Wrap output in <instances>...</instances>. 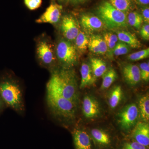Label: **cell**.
Returning <instances> with one entry per match:
<instances>
[{
    "label": "cell",
    "instance_id": "1",
    "mask_svg": "<svg viewBox=\"0 0 149 149\" xmlns=\"http://www.w3.org/2000/svg\"><path fill=\"white\" fill-rule=\"evenodd\" d=\"M47 88L57 92L65 98L78 104V85L75 73L70 68H63L54 71Z\"/></svg>",
    "mask_w": 149,
    "mask_h": 149
},
{
    "label": "cell",
    "instance_id": "2",
    "mask_svg": "<svg viewBox=\"0 0 149 149\" xmlns=\"http://www.w3.org/2000/svg\"><path fill=\"white\" fill-rule=\"evenodd\" d=\"M47 104L52 114L64 121L74 120L77 105L52 89L47 88Z\"/></svg>",
    "mask_w": 149,
    "mask_h": 149
},
{
    "label": "cell",
    "instance_id": "3",
    "mask_svg": "<svg viewBox=\"0 0 149 149\" xmlns=\"http://www.w3.org/2000/svg\"><path fill=\"white\" fill-rule=\"evenodd\" d=\"M22 93L20 85L12 78L4 77L0 80V96L6 106L19 113L24 110Z\"/></svg>",
    "mask_w": 149,
    "mask_h": 149
},
{
    "label": "cell",
    "instance_id": "4",
    "mask_svg": "<svg viewBox=\"0 0 149 149\" xmlns=\"http://www.w3.org/2000/svg\"><path fill=\"white\" fill-rule=\"evenodd\" d=\"M97 13L104 25L108 29H120L128 26L126 14L116 8L108 1L100 4Z\"/></svg>",
    "mask_w": 149,
    "mask_h": 149
},
{
    "label": "cell",
    "instance_id": "5",
    "mask_svg": "<svg viewBox=\"0 0 149 149\" xmlns=\"http://www.w3.org/2000/svg\"><path fill=\"white\" fill-rule=\"evenodd\" d=\"M55 52L59 61L65 68L74 66L78 61L77 49L68 40H60L56 46Z\"/></svg>",
    "mask_w": 149,
    "mask_h": 149
},
{
    "label": "cell",
    "instance_id": "6",
    "mask_svg": "<svg viewBox=\"0 0 149 149\" xmlns=\"http://www.w3.org/2000/svg\"><path fill=\"white\" fill-rule=\"evenodd\" d=\"M54 46L47 39H41L37 44V54L41 64L46 67H50L55 61Z\"/></svg>",
    "mask_w": 149,
    "mask_h": 149
},
{
    "label": "cell",
    "instance_id": "7",
    "mask_svg": "<svg viewBox=\"0 0 149 149\" xmlns=\"http://www.w3.org/2000/svg\"><path fill=\"white\" fill-rule=\"evenodd\" d=\"M139 111L135 104L126 106L118 114V123L124 130H128L136 124Z\"/></svg>",
    "mask_w": 149,
    "mask_h": 149
},
{
    "label": "cell",
    "instance_id": "8",
    "mask_svg": "<svg viewBox=\"0 0 149 149\" xmlns=\"http://www.w3.org/2000/svg\"><path fill=\"white\" fill-rule=\"evenodd\" d=\"M61 30L65 40L70 41L74 40L80 32L77 21L70 15L63 17Z\"/></svg>",
    "mask_w": 149,
    "mask_h": 149
},
{
    "label": "cell",
    "instance_id": "9",
    "mask_svg": "<svg viewBox=\"0 0 149 149\" xmlns=\"http://www.w3.org/2000/svg\"><path fill=\"white\" fill-rule=\"evenodd\" d=\"M62 10V6L61 5L54 2H52L46 9L45 11L36 20V22L56 24L60 19Z\"/></svg>",
    "mask_w": 149,
    "mask_h": 149
},
{
    "label": "cell",
    "instance_id": "10",
    "mask_svg": "<svg viewBox=\"0 0 149 149\" xmlns=\"http://www.w3.org/2000/svg\"><path fill=\"white\" fill-rule=\"evenodd\" d=\"M132 137L134 141L145 146L147 148L149 146V125L146 122L136 123L132 133Z\"/></svg>",
    "mask_w": 149,
    "mask_h": 149
},
{
    "label": "cell",
    "instance_id": "11",
    "mask_svg": "<svg viewBox=\"0 0 149 149\" xmlns=\"http://www.w3.org/2000/svg\"><path fill=\"white\" fill-rule=\"evenodd\" d=\"M83 111L85 117L88 118L97 117L100 113V108L99 102L90 96H86L83 98Z\"/></svg>",
    "mask_w": 149,
    "mask_h": 149
},
{
    "label": "cell",
    "instance_id": "12",
    "mask_svg": "<svg viewBox=\"0 0 149 149\" xmlns=\"http://www.w3.org/2000/svg\"><path fill=\"white\" fill-rule=\"evenodd\" d=\"M80 23L84 29L89 32L102 30L104 26L102 21L98 17L92 14H83L80 18Z\"/></svg>",
    "mask_w": 149,
    "mask_h": 149
},
{
    "label": "cell",
    "instance_id": "13",
    "mask_svg": "<svg viewBox=\"0 0 149 149\" xmlns=\"http://www.w3.org/2000/svg\"><path fill=\"white\" fill-rule=\"evenodd\" d=\"M123 74L125 81L131 85H137L141 80L140 68L136 65H125L123 69Z\"/></svg>",
    "mask_w": 149,
    "mask_h": 149
},
{
    "label": "cell",
    "instance_id": "14",
    "mask_svg": "<svg viewBox=\"0 0 149 149\" xmlns=\"http://www.w3.org/2000/svg\"><path fill=\"white\" fill-rule=\"evenodd\" d=\"M88 48L96 54L104 55L107 52L106 43L103 37L100 35H93L90 37Z\"/></svg>",
    "mask_w": 149,
    "mask_h": 149
},
{
    "label": "cell",
    "instance_id": "15",
    "mask_svg": "<svg viewBox=\"0 0 149 149\" xmlns=\"http://www.w3.org/2000/svg\"><path fill=\"white\" fill-rule=\"evenodd\" d=\"M73 139L75 149H91V138L83 130H77L73 133Z\"/></svg>",
    "mask_w": 149,
    "mask_h": 149
},
{
    "label": "cell",
    "instance_id": "16",
    "mask_svg": "<svg viewBox=\"0 0 149 149\" xmlns=\"http://www.w3.org/2000/svg\"><path fill=\"white\" fill-rule=\"evenodd\" d=\"M81 76L80 88L83 89L93 85L95 82L96 78L93 75L91 65L83 63L80 68Z\"/></svg>",
    "mask_w": 149,
    "mask_h": 149
},
{
    "label": "cell",
    "instance_id": "17",
    "mask_svg": "<svg viewBox=\"0 0 149 149\" xmlns=\"http://www.w3.org/2000/svg\"><path fill=\"white\" fill-rule=\"evenodd\" d=\"M118 40L125 43L129 47L133 48H139L142 47V44L134 34L127 31L121 30L116 32Z\"/></svg>",
    "mask_w": 149,
    "mask_h": 149
},
{
    "label": "cell",
    "instance_id": "18",
    "mask_svg": "<svg viewBox=\"0 0 149 149\" xmlns=\"http://www.w3.org/2000/svg\"><path fill=\"white\" fill-rule=\"evenodd\" d=\"M91 69L96 79L102 77L107 72V65L101 59L93 58L91 59Z\"/></svg>",
    "mask_w": 149,
    "mask_h": 149
},
{
    "label": "cell",
    "instance_id": "19",
    "mask_svg": "<svg viewBox=\"0 0 149 149\" xmlns=\"http://www.w3.org/2000/svg\"><path fill=\"white\" fill-rule=\"evenodd\" d=\"M91 134L94 141L99 145L107 146L110 144V136L103 130L94 128L91 130Z\"/></svg>",
    "mask_w": 149,
    "mask_h": 149
},
{
    "label": "cell",
    "instance_id": "20",
    "mask_svg": "<svg viewBox=\"0 0 149 149\" xmlns=\"http://www.w3.org/2000/svg\"><path fill=\"white\" fill-rule=\"evenodd\" d=\"M108 1L116 8L125 13L134 8L133 0H108Z\"/></svg>",
    "mask_w": 149,
    "mask_h": 149
},
{
    "label": "cell",
    "instance_id": "21",
    "mask_svg": "<svg viewBox=\"0 0 149 149\" xmlns=\"http://www.w3.org/2000/svg\"><path fill=\"white\" fill-rule=\"evenodd\" d=\"M123 92L120 86H117L112 89L109 96L108 102L111 109L115 108L119 104L122 98Z\"/></svg>",
    "mask_w": 149,
    "mask_h": 149
},
{
    "label": "cell",
    "instance_id": "22",
    "mask_svg": "<svg viewBox=\"0 0 149 149\" xmlns=\"http://www.w3.org/2000/svg\"><path fill=\"white\" fill-rule=\"evenodd\" d=\"M139 109L141 117L144 122H148L149 120V97L147 94L141 97L139 102Z\"/></svg>",
    "mask_w": 149,
    "mask_h": 149
},
{
    "label": "cell",
    "instance_id": "23",
    "mask_svg": "<svg viewBox=\"0 0 149 149\" xmlns=\"http://www.w3.org/2000/svg\"><path fill=\"white\" fill-rule=\"evenodd\" d=\"M117 78L116 71L113 68H110L102 76V82L101 89L104 90L110 87Z\"/></svg>",
    "mask_w": 149,
    "mask_h": 149
},
{
    "label": "cell",
    "instance_id": "24",
    "mask_svg": "<svg viewBox=\"0 0 149 149\" xmlns=\"http://www.w3.org/2000/svg\"><path fill=\"white\" fill-rule=\"evenodd\" d=\"M103 37L106 43L107 47V52L108 53L109 56L111 57L113 56V49L118 41L117 35L111 32H106Z\"/></svg>",
    "mask_w": 149,
    "mask_h": 149
},
{
    "label": "cell",
    "instance_id": "25",
    "mask_svg": "<svg viewBox=\"0 0 149 149\" xmlns=\"http://www.w3.org/2000/svg\"><path fill=\"white\" fill-rule=\"evenodd\" d=\"M127 19L128 24L136 29H140L143 22L142 15L137 11L130 12Z\"/></svg>",
    "mask_w": 149,
    "mask_h": 149
},
{
    "label": "cell",
    "instance_id": "26",
    "mask_svg": "<svg viewBox=\"0 0 149 149\" xmlns=\"http://www.w3.org/2000/svg\"><path fill=\"white\" fill-rule=\"evenodd\" d=\"M75 46L77 49L84 52L88 47L89 39L85 32L80 31L75 40Z\"/></svg>",
    "mask_w": 149,
    "mask_h": 149
},
{
    "label": "cell",
    "instance_id": "27",
    "mask_svg": "<svg viewBox=\"0 0 149 149\" xmlns=\"http://www.w3.org/2000/svg\"><path fill=\"white\" fill-rule=\"evenodd\" d=\"M149 56V48L136 52L130 54L128 56V59L132 61H139L148 58Z\"/></svg>",
    "mask_w": 149,
    "mask_h": 149
},
{
    "label": "cell",
    "instance_id": "28",
    "mask_svg": "<svg viewBox=\"0 0 149 149\" xmlns=\"http://www.w3.org/2000/svg\"><path fill=\"white\" fill-rule=\"evenodd\" d=\"M130 51V47L128 45L122 42H118L113 51V54L119 56L126 54Z\"/></svg>",
    "mask_w": 149,
    "mask_h": 149
},
{
    "label": "cell",
    "instance_id": "29",
    "mask_svg": "<svg viewBox=\"0 0 149 149\" xmlns=\"http://www.w3.org/2000/svg\"><path fill=\"white\" fill-rule=\"evenodd\" d=\"M140 68L141 79L145 81L149 80V63L144 62L140 64L139 66Z\"/></svg>",
    "mask_w": 149,
    "mask_h": 149
},
{
    "label": "cell",
    "instance_id": "30",
    "mask_svg": "<svg viewBox=\"0 0 149 149\" xmlns=\"http://www.w3.org/2000/svg\"><path fill=\"white\" fill-rule=\"evenodd\" d=\"M42 0H24V3L27 8L31 10H35L42 5Z\"/></svg>",
    "mask_w": 149,
    "mask_h": 149
},
{
    "label": "cell",
    "instance_id": "31",
    "mask_svg": "<svg viewBox=\"0 0 149 149\" xmlns=\"http://www.w3.org/2000/svg\"><path fill=\"white\" fill-rule=\"evenodd\" d=\"M148 148L136 141L126 142L123 145L122 149H147Z\"/></svg>",
    "mask_w": 149,
    "mask_h": 149
},
{
    "label": "cell",
    "instance_id": "32",
    "mask_svg": "<svg viewBox=\"0 0 149 149\" xmlns=\"http://www.w3.org/2000/svg\"><path fill=\"white\" fill-rule=\"evenodd\" d=\"M141 37L146 40H149V24H146L141 28Z\"/></svg>",
    "mask_w": 149,
    "mask_h": 149
},
{
    "label": "cell",
    "instance_id": "33",
    "mask_svg": "<svg viewBox=\"0 0 149 149\" xmlns=\"http://www.w3.org/2000/svg\"><path fill=\"white\" fill-rule=\"evenodd\" d=\"M142 15L143 21L146 24L149 23V8L148 7L143 8L142 10Z\"/></svg>",
    "mask_w": 149,
    "mask_h": 149
},
{
    "label": "cell",
    "instance_id": "34",
    "mask_svg": "<svg viewBox=\"0 0 149 149\" xmlns=\"http://www.w3.org/2000/svg\"><path fill=\"white\" fill-rule=\"evenodd\" d=\"M60 1L67 3L76 4L81 3L85 2L87 0H60Z\"/></svg>",
    "mask_w": 149,
    "mask_h": 149
},
{
    "label": "cell",
    "instance_id": "35",
    "mask_svg": "<svg viewBox=\"0 0 149 149\" xmlns=\"http://www.w3.org/2000/svg\"><path fill=\"white\" fill-rule=\"evenodd\" d=\"M133 1L142 6H148L149 4V0H133Z\"/></svg>",
    "mask_w": 149,
    "mask_h": 149
},
{
    "label": "cell",
    "instance_id": "36",
    "mask_svg": "<svg viewBox=\"0 0 149 149\" xmlns=\"http://www.w3.org/2000/svg\"><path fill=\"white\" fill-rule=\"evenodd\" d=\"M6 107V105L2 99L1 97L0 96V113Z\"/></svg>",
    "mask_w": 149,
    "mask_h": 149
}]
</instances>
